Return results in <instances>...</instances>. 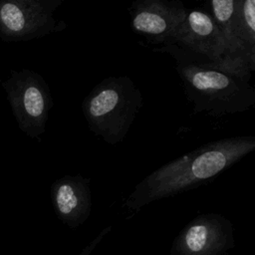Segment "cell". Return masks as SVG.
<instances>
[{
	"label": "cell",
	"instance_id": "1",
	"mask_svg": "<svg viewBox=\"0 0 255 255\" xmlns=\"http://www.w3.org/2000/svg\"><path fill=\"white\" fill-rule=\"evenodd\" d=\"M254 149L255 135L207 142L146 175L127 197L125 206L136 212L153 201L205 184Z\"/></svg>",
	"mask_w": 255,
	"mask_h": 255
},
{
	"label": "cell",
	"instance_id": "2",
	"mask_svg": "<svg viewBox=\"0 0 255 255\" xmlns=\"http://www.w3.org/2000/svg\"><path fill=\"white\" fill-rule=\"evenodd\" d=\"M153 51L168 54L174 60L175 71L194 114L220 118L246 112L255 105V88L250 79L225 72L207 58L172 44Z\"/></svg>",
	"mask_w": 255,
	"mask_h": 255
},
{
	"label": "cell",
	"instance_id": "3",
	"mask_svg": "<svg viewBox=\"0 0 255 255\" xmlns=\"http://www.w3.org/2000/svg\"><path fill=\"white\" fill-rule=\"evenodd\" d=\"M142 107L143 96L128 76L103 79L82 102L89 129L112 145L123 141Z\"/></svg>",
	"mask_w": 255,
	"mask_h": 255
},
{
	"label": "cell",
	"instance_id": "4",
	"mask_svg": "<svg viewBox=\"0 0 255 255\" xmlns=\"http://www.w3.org/2000/svg\"><path fill=\"white\" fill-rule=\"evenodd\" d=\"M210 16L225 45V70L251 79L255 71V0H212Z\"/></svg>",
	"mask_w": 255,
	"mask_h": 255
},
{
	"label": "cell",
	"instance_id": "5",
	"mask_svg": "<svg viewBox=\"0 0 255 255\" xmlns=\"http://www.w3.org/2000/svg\"><path fill=\"white\" fill-rule=\"evenodd\" d=\"M1 86L20 130L40 140L54 105L46 80L39 73L24 68L11 70Z\"/></svg>",
	"mask_w": 255,
	"mask_h": 255
},
{
	"label": "cell",
	"instance_id": "6",
	"mask_svg": "<svg viewBox=\"0 0 255 255\" xmlns=\"http://www.w3.org/2000/svg\"><path fill=\"white\" fill-rule=\"evenodd\" d=\"M65 0H0V39L27 42L62 32L67 23L55 17Z\"/></svg>",
	"mask_w": 255,
	"mask_h": 255
},
{
	"label": "cell",
	"instance_id": "7",
	"mask_svg": "<svg viewBox=\"0 0 255 255\" xmlns=\"http://www.w3.org/2000/svg\"><path fill=\"white\" fill-rule=\"evenodd\" d=\"M234 246L233 226L217 213L200 214L175 237L170 255H225Z\"/></svg>",
	"mask_w": 255,
	"mask_h": 255
},
{
	"label": "cell",
	"instance_id": "8",
	"mask_svg": "<svg viewBox=\"0 0 255 255\" xmlns=\"http://www.w3.org/2000/svg\"><path fill=\"white\" fill-rule=\"evenodd\" d=\"M128 11L135 34L151 44L163 45L168 43L188 12L180 0H134Z\"/></svg>",
	"mask_w": 255,
	"mask_h": 255
},
{
	"label": "cell",
	"instance_id": "9",
	"mask_svg": "<svg viewBox=\"0 0 255 255\" xmlns=\"http://www.w3.org/2000/svg\"><path fill=\"white\" fill-rule=\"evenodd\" d=\"M167 44L201 55L215 63L219 69L227 72L225 70V45L222 34L207 12L188 11Z\"/></svg>",
	"mask_w": 255,
	"mask_h": 255
},
{
	"label": "cell",
	"instance_id": "10",
	"mask_svg": "<svg viewBox=\"0 0 255 255\" xmlns=\"http://www.w3.org/2000/svg\"><path fill=\"white\" fill-rule=\"evenodd\" d=\"M91 178L81 174L64 175L50 188L51 200L58 218L70 228L83 225L92 210Z\"/></svg>",
	"mask_w": 255,
	"mask_h": 255
}]
</instances>
